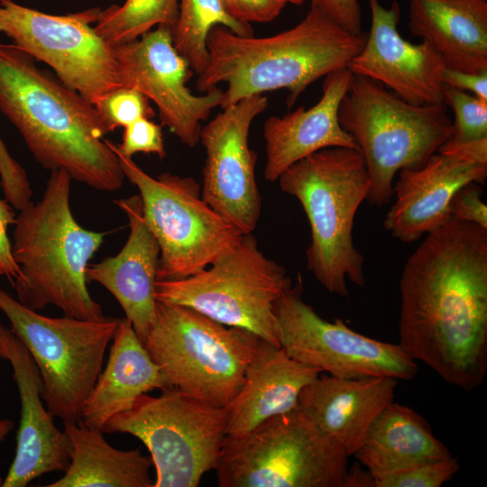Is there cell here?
Returning <instances> with one entry per match:
<instances>
[{
    "mask_svg": "<svg viewBox=\"0 0 487 487\" xmlns=\"http://www.w3.org/2000/svg\"><path fill=\"white\" fill-rule=\"evenodd\" d=\"M343 487H375L374 478L367 469L363 470L358 463L347 469Z\"/></svg>",
    "mask_w": 487,
    "mask_h": 487,
    "instance_id": "obj_41",
    "label": "cell"
},
{
    "mask_svg": "<svg viewBox=\"0 0 487 487\" xmlns=\"http://www.w3.org/2000/svg\"><path fill=\"white\" fill-rule=\"evenodd\" d=\"M348 457L297 406L227 436L216 471L220 487H343Z\"/></svg>",
    "mask_w": 487,
    "mask_h": 487,
    "instance_id": "obj_8",
    "label": "cell"
},
{
    "mask_svg": "<svg viewBox=\"0 0 487 487\" xmlns=\"http://www.w3.org/2000/svg\"><path fill=\"white\" fill-rule=\"evenodd\" d=\"M352 72L343 69L325 77L322 96L308 109L299 106L283 116H269L263 124L266 180L275 182L291 165L330 147L357 149L340 125L338 110L346 93Z\"/></svg>",
    "mask_w": 487,
    "mask_h": 487,
    "instance_id": "obj_21",
    "label": "cell"
},
{
    "mask_svg": "<svg viewBox=\"0 0 487 487\" xmlns=\"http://www.w3.org/2000/svg\"><path fill=\"white\" fill-rule=\"evenodd\" d=\"M0 275H4V271H3V269L1 268V266H0Z\"/></svg>",
    "mask_w": 487,
    "mask_h": 487,
    "instance_id": "obj_44",
    "label": "cell"
},
{
    "mask_svg": "<svg viewBox=\"0 0 487 487\" xmlns=\"http://www.w3.org/2000/svg\"><path fill=\"white\" fill-rule=\"evenodd\" d=\"M486 178L487 164L436 152L421 167L398 172L384 228L402 243L416 242L452 219L450 202L459 188Z\"/></svg>",
    "mask_w": 487,
    "mask_h": 487,
    "instance_id": "obj_19",
    "label": "cell"
},
{
    "mask_svg": "<svg viewBox=\"0 0 487 487\" xmlns=\"http://www.w3.org/2000/svg\"><path fill=\"white\" fill-rule=\"evenodd\" d=\"M443 104L452 108L455 120L446 141L464 142L487 137V102L449 87H442Z\"/></svg>",
    "mask_w": 487,
    "mask_h": 487,
    "instance_id": "obj_30",
    "label": "cell"
},
{
    "mask_svg": "<svg viewBox=\"0 0 487 487\" xmlns=\"http://www.w3.org/2000/svg\"><path fill=\"white\" fill-rule=\"evenodd\" d=\"M320 373L260 338L244 383L228 405L227 436L244 435L264 420L295 409L301 391Z\"/></svg>",
    "mask_w": 487,
    "mask_h": 487,
    "instance_id": "obj_23",
    "label": "cell"
},
{
    "mask_svg": "<svg viewBox=\"0 0 487 487\" xmlns=\"http://www.w3.org/2000/svg\"><path fill=\"white\" fill-rule=\"evenodd\" d=\"M107 145L121 155L132 158L138 152L166 156L161 125L148 118H142L124 128L122 142L115 144L106 140Z\"/></svg>",
    "mask_w": 487,
    "mask_h": 487,
    "instance_id": "obj_33",
    "label": "cell"
},
{
    "mask_svg": "<svg viewBox=\"0 0 487 487\" xmlns=\"http://www.w3.org/2000/svg\"><path fill=\"white\" fill-rule=\"evenodd\" d=\"M437 152L454 154L472 162L487 164V137L464 142L446 141Z\"/></svg>",
    "mask_w": 487,
    "mask_h": 487,
    "instance_id": "obj_40",
    "label": "cell"
},
{
    "mask_svg": "<svg viewBox=\"0 0 487 487\" xmlns=\"http://www.w3.org/2000/svg\"><path fill=\"white\" fill-rule=\"evenodd\" d=\"M13 420L0 417V443L5 440L8 434L14 429ZM3 479L0 477V486L3 484Z\"/></svg>",
    "mask_w": 487,
    "mask_h": 487,
    "instance_id": "obj_42",
    "label": "cell"
},
{
    "mask_svg": "<svg viewBox=\"0 0 487 487\" xmlns=\"http://www.w3.org/2000/svg\"><path fill=\"white\" fill-rule=\"evenodd\" d=\"M401 348L464 391L487 374V229L450 219L425 235L400 280Z\"/></svg>",
    "mask_w": 487,
    "mask_h": 487,
    "instance_id": "obj_1",
    "label": "cell"
},
{
    "mask_svg": "<svg viewBox=\"0 0 487 487\" xmlns=\"http://www.w3.org/2000/svg\"><path fill=\"white\" fill-rule=\"evenodd\" d=\"M0 186L5 198L14 209L21 210L32 201V190L26 171L9 153L1 137Z\"/></svg>",
    "mask_w": 487,
    "mask_h": 487,
    "instance_id": "obj_34",
    "label": "cell"
},
{
    "mask_svg": "<svg viewBox=\"0 0 487 487\" xmlns=\"http://www.w3.org/2000/svg\"><path fill=\"white\" fill-rule=\"evenodd\" d=\"M0 358L12 367L21 402L15 455L2 486L25 487L45 473L64 472L71 444L42 403L41 381L30 353L12 329L1 323Z\"/></svg>",
    "mask_w": 487,
    "mask_h": 487,
    "instance_id": "obj_18",
    "label": "cell"
},
{
    "mask_svg": "<svg viewBox=\"0 0 487 487\" xmlns=\"http://www.w3.org/2000/svg\"><path fill=\"white\" fill-rule=\"evenodd\" d=\"M277 181L284 193L299 200L308 217L307 267L316 280L344 298L349 296L347 280L365 287L364 257L353 240L355 214L370 183L361 152L320 150L291 165Z\"/></svg>",
    "mask_w": 487,
    "mask_h": 487,
    "instance_id": "obj_5",
    "label": "cell"
},
{
    "mask_svg": "<svg viewBox=\"0 0 487 487\" xmlns=\"http://www.w3.org/2000/svg\"><path fill=\"white\" fill-rule=\"evenodd\" d=\"M115 203L128 219V238L115 256L88 264L87 278L115 297L144 343L155 317L160 247L145 224L139 194Z\"/></svg>",
    "mask_w": 487,
    "mask_h": 487,
    "instance_id": "obj_20",
    "label": "cell"
},
{
    "mask_svg": "<svg viewBox=\"0 0 487 487\" xmlns=\"http://www.w3.org/2000/svg\"><path fill=\"white\" fill-rule=\"evenodd\" d=\"M100 8L50 14L0 0V33L47 64L67 87L91 103L121 87L114 47L95 30Z\"/></svg>",
    "mask_w": 487,
    "mask_h": 487,
    "instance_id": "obj_13",
    "label": "cell"
},
{
    "mask_svg": "<svg viewBox=\"0 0 487 487\" xmlns=\"http://www.w3.org/2000/svg\"><path fill=\"white\" fill-rule=\"evenodd\" d=\"M112 151L124 178L137 188L145 224L159 244L157 280L196 274L244 234L203 199L194 179L170 172L153 178L133 158Z\"/></svg>",
    "mask_w": 487,
    "mask_h": 487,
    "instance_id": "obj_12",
    "label": "cell"
},
{
    "mask_svg": "<svg viewBox=\"0 0 487 487\" xmlns=\"http://www.w3.org/2000/svg\"><path fill=\"white\" fill-rule=\"evenodd\" d=\"M64 431L71 444L69 464L48 487H153L152 459L140 448L117 449L102 430L81 422L64 423Z\"/></svg>",
    "mask_w": 487,
    "mask_h": 487,
    "instance_id": "obj_27",
    "label": "cell"
},
{
    "mask_svg": "<svg viewBox=\"0 0 487 487\" xmlns=\"http://www.w3.org/2000/svg\"><path fill=\"white\" fill-rule=\"evenodd\" d=\"M179 17V0H125L99 11L96 32L112 46L129 42L166 25L174 30Z\"/></svg>",
    "mask_w": 487,
    "mask_h": 487,
    "instance_id": "obj_29",
    "label": "cell"
},
{
    "mask_svg": "<svg viewBox=\"0 0 487 487\" xmlns=\"http://www.w3.org/2000/svg\"><path fill=\"white\" fill-rule=\"evenodd\" d=\"M482 187L474 182L459 188L450 202L451 218L487 229V206L482 199Z\"/></svg>",
    "mask_w": 487,
    "mask_h": 487,
    "instance_id": "obj_35",
    "label": "cell"
},
{
    "mask_svg": "<svg viewBox=\"0 0 487 487\" xmlns=\"http://www.w3.org/2000/svg\"><path fill=\"white\" fill-rule=\"evenodd\" d=\"M397 385L390 377L320 373L301 391L298 406L352 456L376 417L393 401Z\"/></svg>",
    "mask_w": 487,
    "mask_h": 487,
    "instance_id": "obj_22",
    "label": "cell"
},
{
    "mask_svg": "<svg viewBox=\"0 0 487 487\" xmlns=\"http://www.w3.org/2000/svg\"><path fill=\"white\" fill-rule=\"evenodd\" d=\"M228 418V406H208L170 388L157 397L142 394L102 431L129 434L143 443L156 471L153 487H197L218 465Z\"/></svg>",
    "mask_w": 487,
    "mask_h": 487,
    "instance_id": "obj_10",
    "label": "cell"
},
{
    "mask_svg": "<svg viewBox=\"0 0 487 487\" xmlns=\"http://www.w3.org/2000/svg\"><path fill=\"white\" fill-rule=\"evenodd\" d=\"M291 286L286 269L265 256L250 233L242 234L231 249L196 274L157 280L155 299L193 308L280 347L273 307Z\"/></svg>",
    "mask_w": 487,
    "mask_h": 487,
    "instance_id": "obj_9",
    "label": "cell"
},
{
    "mask_svg": "<svg viewBox=\"0 0 487 487\" xmlns=\"http://www.w3.org/2000/svg\"><path fill=\"white\" fill-rule=\"evenodd\" d=\"M14 209L5 198H0V266L11 283L19 276V267L13 257L12 243L7 232L8 227L15 223Z\"/></svg>",
    "mask_w": 487,
    "mask_h": 487,
    "instance_id": "obj_38",
    "label": "cell"
},
{
    "mask_svg": "<svg viewBox=\"0 0 487 487\" xmlns=\"http://www.w3.org/2000/svg\"><path fill=\"white\" fill-rule=\"evenodd\" d=\"M259 340L193 308L157 300L143 345L170 388L223 408L242 389Z\"/></svg>",
    "mask_w": 487,
    "mask_h": 487,
    "instance_id": "obj_7",
    "label": "cell"
},
{
    "mask_svg": "<svg viewBox=\"0 0 487 487\" xmlns=\"http://www.w3.org/2000/svg\"><path fill=\"white\" fill-rule=\"evenodd\" d=\"M316 7L354 34L362 32V11L358 0H310Z\"/></svg>",
    "mask_w": 487,
    "mask_h": 487,
    "instance_id": "obj_37",
    "label": "cell"
},
{
    "mask_svg": "<svg viewBox=\"0 0 487 487\" xmlns=\"http://www.w3.org/2000/svg\"><path fill=\"white\" fill-rule=\"evenodd\" d=\"M113 47L121 86L142 93L156 105L161 125L183 144L195 147L201 122L220 106L223 90L216 86L196 95L188 87L194 71L174 46L173 29L158 25L134 41Z\"/></svg>",
    "mask_w": 487,
    "mask_h": 487,
    "instance_id": "obj_15",
    "label": "cell"
},
{
    "mask_svg": "<svg viewBox=\"0 0 487 487\" xmlns=\"http://www.w3.org/2000/svg\"><path fill=\"white\" fill-rule=\"evenodd\" d=\"M94 106L109 133L119 127L124 128L139 119L155 116L151 101L142 93L123 86L105 94Z\"/></svg>",
    "mask_w": 487,
    "mask_h": 487,
    "instance_id": "obj_31",
    "label": "cell"
},
{
    "mask_svg": "<svg viewBox=\"0 0 487 487\" xmlns=\"http://www.w3.org/2000/svg\"><path fill=\"white\" fill-rule=\"evenodd\" d=\"M354 455L375 482L418 464L453 455L420 414L392 401L373 420Z\"/></svg>",
    "mask_w": 487,
    "mask_h": 487,
    "instance_id": "obj_26",
    "label": "cell"
},
{
    "mask_svg": "<svg viewBox=\"0 0 487 487\" xmlns=\"http://www.w3.org/2000/svg\"><path fill=\"white\" fill-rule=\"evenodd\" d=\"M220 2L230 17L248 24L274 20L288 4L287 0H220Z\"/></svg>",
    "mask_w": 487,
    "mask_h": 487,
    "instance_id": "obj_36",
    "label": "cell"
},
{
    "mask_svg": "<svg viewBox=\"0 0 487 487\" xmlns=\"http://www.w3.org/2000/svg\"><path fill=\"white\" fill-rule=\"evenodd\" d=\"M0 310L38 368L48 410L63 423H78L120 318L86 320L43 316L1 287Z\"/></svg>",
    "mask_w": 487,
    "mask_h": 487,
    "instance_id": "obj_11",
    "label": "cell"
},
{
    "mask_svg": "<svg viewBox=\"0 0 487 487\" xmlns=\"http://www.w3.org/2000/svg\"><path fill=\"white\" fill-rule=\"evenodd\" d=\"M365 40L366 33L350 32L316 7L292 28L267 37L240 36L216 25L207 37V64L196 87L204 93L225 83L222 109L278 89L289 91L291 107L316 80L347 68Z\"/></svg>",
    "mask_w": 487,
    "mask_h": 487,
    "instance_id": "obj_3",
    "label": "cell"
},
{
    "mask_svg": "<svg viewBox=\"0 0 487 487\" xmlns=\"http://www.w3.org/2000/svg\"><path fill=\"white\" fill-rule=\"evenodd\" d=\"M307 0H287L288 4H292L296 5H300L304 4Z\"/></svg>",
    "mask_w": 487,
    "mask_h": 487,
    "instance_id": "obj_43",
    "label": "cell"
},
{
    "mask_svg": "<svg viewBox=\"0 0 487 487\" xmlns=\"http://www.w3.org/2000/svg\"><path fill=\"white\" fill-rule=\"evenodd\" d=\"M338 120L364 159L370 181L365 200L377 207L392 198L400 170L424 165L452 133L443 103L410 104L381 83L354 74Z\"/></svg>",
    "mask_w": 487,
    "mask_h": 487,
    "instance_id": "obj_6",
    "label": "cell"
},
{
    "mask_svg": "<svg viewBox=\"0 0 487 487\" xmlns=\"http://www.w3.org/2000/svg\"><path fill=\"white\" fill-rule=\"evenodd\" d=\"M367 1L371 28L363 47L347 69L354 75L381 83L410 104L443 103V74L446 66L442 57L427 41L413 44L401 37L397 1L388 8L380 0Z\"/></svg>",
    "mask_w": 487,
    "mask_h": 487,
    "instance_id": "obj_17",
    "label": "cell"
},
{
    "mask_svg": "<svg viewBox=\"0 0 487 487\" xmlns=\"http://www.w3.org/2000/svg\"><path fill=\"white\" fill-rule=\"evenodd\" d=\"M71 177L51 171L42 197L19 210L12 253L19 276L12 285L17 300L38 311L52 305L64 316L101 320V306L87 289V268L106 233L87 230L70 207Z\"/></svg>",
    "mask_w": 487,
    "mask_h": 487,
    "instance_id": "obj_4",
    "label": "cell"
},
{
    "mask_svg": "<svg viewBox=\"0 0 487 487\" xmlns=\"http://www.w3.org/2000/svg\"><path fill=\"white\" fill-rule=\"evenodd\" d=\"M443 83L487 102V70L480 73H469L446 68L443 74Z\"/></svg>",
    "mask_w": 487,
    "mask_h": 487,
    "instance_id": "obj_39",
    "label": "cell"
},
{
    "mask_svg": "<svg viewBox=\"0 0 487 487\" xmlns=\"http://www.w3.org/2000/svg\"><path fill=\"white\" fill-rule=\"evenodd\" d=\"M0 111L35 161L96 190L119 189L124 175L104 140L96 107L14 44L0 43Z\"/></svg>",
    "mask_w": 487,
    "mask_h": 487,
    "instance_id": "obj_2",
    "label": "cell"
},
{
    "mask_svg": "<svg viewBox=\"0 0 487 487\" xmlns=\"http://www.w3.org/2000/svg\"><path fill=\"white\" fill-rule=\"evenodd\" d=\"M303 281L276 300L273 312L280 330V347L292 359L341 378L390 377L410 381L418 364L401 346L365 336L341 318H322L303 299Z\"/></svg>",
    "mask_w": 487,
    "mask_h": 487,
    "instance_id": "obj_14",
    "label": "cell"
},
{
    "mask_svg": "<svg viewBox=\"0 0 487 487\" xmlns=\"http://www.w3.org/2000/svg\"><path fill=\"white\" fill-rule=\"evenodd\" d=\"M216 25L225 26L240 36L254 35L252 25L230 17L220 0H179L173 43L198 75L207 67V37Z\"/></svg>",
    "mask_w": 487,
    "mask_h": 487,
    "instance_id": "obj_28",
    "label": "cell"
},
{
    "mask_svg": "<svg viewBox=\"0 0 487 487\" xmlns=\"http://www.w3.org/2000/svg\"><path fill=\"white\" fill-rule=\"evenodd\" d=\"M111 343L106 364L83 404L79 421L100 430L142 394L170 389L126 317L120 318Z\"/></svg>",
    "mask_w": 487,
    "mask_h": 487,
    "instance_id": "obj_24",
    "label": "cell"
},
{
    "mask_svg": "<svg viewBox=\"0 0 487 487\" xmlns=\"http://www.w3.org/2000/svg\"><path fill=\"white\" fill-rule=\"evenodd\" d=\"M460 470L457 458L435 459L375 480V487H440Z\"/></svg>",
    "mask_w": 487,
    "mask_h": 487,
    "instance_id": "obj_32",
    "label": "cell"
},
{
    "mask_svg": "<svg viewBox=\"0 0 487 487\" xmlns=\"http://www.w3.org/2000/svg\"><path fill=\"white\" fill-rule=\"evenodd\" d=\"M267 106L263 95L246 96L223 108L200 132L206 152L202 198L243 234L253 233L261 216L257 155L248 137L252 123Z\"/></svg>",
    "mask_w": 487,
    "mask_h": 487,
    "instance_id": "obj_16",
    "label": "cell"
},
{
    "mask_svg": "<svg viewBox=\"0 0 487 487\" xmlns=\"http://www.w3.org/2000/svg\"><path fill=\"white\" fill-rule=\"evenodd\" d=\"M408 28L437 51L446 68L487 70L486 0H409Z\"/></svg>",
    "mask_w": 487,
    "mask_h": 487,
    "instance_id": "obj_25",
    "label": "cell"
}]
</instances>
